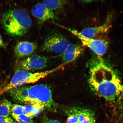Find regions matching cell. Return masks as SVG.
Wrapping results in <instances>:
<instances>
[{
    "label": "cell",
    "mask_w": 123,
    "mask_h": 123,
    "mask_svg": "<svg viewBox=\"0 0 123 123\" xmlns=\"http://www.w3.org/2000/svg\"><path fill=\"white\" fill-rule=\"evenodd\" d=\"M99 58L90 69L91 87L97 94L107 101L120 99L123 95V85L113 69Z\"/></svg>",
    "instance_id": "cell-1"
},
{
    "label": "cell",
    "mask_w": 123,
    "mask_h": 123,
    "mask_svg": "<svg viewBox=\"0 0 123 123\" xmlns=\"http://www.w3.org/2000/svg\"><path fill=\"white\" fill-rule=\"evenodd\" d=\"M2 24L7 34L21 37L26 34L31 27L32 22L28 13L22 9L8 11L3 15Z\"/></svg>",
    "instance_id": "cell-2"
},
{
    "label": "cell",
    "mask_w": 123,
    "mask_h": 123,
    "mask_svg": "<svg viewBox=\"0 0 123 123\" xmlns=\"http://www.w3.org/2000/svg\"><path fill=\"white\" fill-rule=\"evenodd\" d=\"M27 104H30L41 111H54L57 104L54 101L51 90L47 85L38 84L29 87Z\"/></svg>",
    "instance_id": "cell-3"
},
{
    "label": "cell",
    "mask_w": 123,
    "mask_h": 123,
    "mask_svg": "<svg viewBox=\"0 0 123 123\" xmlns=\"http://www.w3.org/2000/svg\"><path fill=\"white\" fill-rule=\"evenodd\" d=\"M65 65L63 63L51 70L34 73L17 68L15 71L12 78L17 87L26 84L34 83L51 74L63 68Z\"/></svg>",
    "instance_id": "cell-4"
},
{
    "label": "cell",
    "mask_w": 123,
    "mask_h": 123,
    "mask_svg": "<svg viewBox=\"0 0 123 123\" xmlns=\"http://www.w3.org/2000/svg\"><path fill=\"white\" fill-rule=\"evenodd\" d=\"M58 25L77 37L80 41L83 46H85L89 48L98 55L99 58H101L106 52L108 47V42L105 39H94L86 37L81 35L77 30L59 25Z\"/></svg>",
    "instance_id": "cell-5"
},
{
    "label": "cell",
    "mask_w": 123,
    "mask_h": 123,
    "mask_svg": "<svg viewBox=\"0 0 123 123\" xmlns=\"http://www.w3.org/2000/svg\"><path fill=\"white\" fill-rule=\"evenodd\" d=\"M69 44L68 40L63 35L59 33H54L45 38L41 49L47 53L61 54Z\"/></svg>",
    "instance_id": "cell-6"
},
{
    "label": "cell",
    "mask_w": 123,
    "mask_h": 123,
    "mask_svg": "<svg viewBox=\"0 0 123 123\" xmlns=\"http://www.w3.org/2000/svg\"><path fill=\"white\" fill-rule=\"evenodd\" d=\"M48 62V59L45 56L33 55L21 61L18 69L29 71L42 70L47 67Z\"/></svg>",
    "instance_id": "cell-7"
},
{
    "label": "cell",
    "mask_w": 123,
    "mask_h": 123,
    "mask_svg": "<svg viewBox=\"0 0 123 123\" xmlns=\"http://www.w3.org/2000/svg\"><path fill=\"white\" fill-rule=\"evenodd\" d=\"M32 15L37 20L39 27L44 22L49 20L56 19V15L53 11L47 7L43 3H39L34 5L32 7Z\"/></svg>",
    "instance_id": "cell-8"
},
{
    "label": "cell",
    "mask_w": 123,
    "mask_h": 123,
    "mask_svg": "<svg viewBox=\"0 0 123 123\" xmlns=\"http://www.w3.org/2000/svg\"><path fill=\"white\" fill-rule=\"evenodd\" d=\"M110 18L107 19L106 21L102 25L94 27L86 28L79 31L82 36L94 39H105L101 37L107 33L111 25V24Z\"/></svg>",
    "instance_id": "cell-9"
},
{
    "label": "cell",
    "mask_w": 123,
    "mask_h": 123,
    "mask_svg": "<svg viewBox=\"0 0 123 123\" xmlns=\"http://www.w3.org/2000/svg\"><path fill=\"white\" fill-rule=\"evenodd\" d=\"M84 50L82 45L69 44L61 54L63 63L67 64L73 62L83 53Z\"/></svg>",
    "instance_id": "cell-10"
},
{
    "label": "cell",
    "mask_w": 123,
    "mask_h": 123,
    "mask_svg": "<svg viewBox=\"0 0 123 123\" xmlns=\"http://www.w3.org/2000/svg\"><path fill=\"white\" fill-rule=\"evenodd\" d=\"M37 48L36 43L28 41H22L15 45V54L18 58H22L30 56L36 51Z\"/></svg>",
    "instance_id": "cell-11"
},
{
    "label": "cell",
    "mask_w": 123,
    "mask_h": 123,
    "mask_svg": "<svg viewBox=\"0 0 123 123\" xmlns=\"http://www.w3.org/2000/svg\"><path fill=\"white\" fill-rule=\"evenodd\" d=\"M29 87L23 86L12 89L8 92L14 100L21 103L27 104Z\"/></svg>",
    "instance_id": "cell-12"
},
{
    "label": "cell",
    "mask_w": 123,
    "mask_h": 123,
    "mask_svg": "<svg viewBox=\"0 0 123 123\" xmlns=\"http://www.w3.org/2000/svg\"><path fill=\"white\" fill-rule=\"evenodd\" d=\"M73 110L74 113L78 116V123H89L91 120L95 118L93 112L89 110L74 109Z\"/></svg>",
    "instance_id": "cell-13"
},
{
    "label": "cell",
    "mask_w": 123,
    "mask_h": 123,
    "mask_svg": "<svg viewBox=\"0 0 123 123\" xmlns=\"http://www.w3.org/2000/svg\"><path fill=\"white\" fill-rule=\"evenodd\" d=\"M12 105L11 103L6 98L0 100V116H10Z\"/></svg>",
    "instance_id": "cell-14"
},
{
    "label": "cell",
    "mask_w": 123,
    "mask_h": 123,
    "mask_svg": "<svg viewBox=\"0 0 123 123\" xmlns=\"http://www.w3.org/2000/svg\"><path fill=\"white\" fill-rule=\"evenodd\" d=\"M42 3L50 10L54 11L64 7L67 3V1L61 0H44Z\"/></svg>",
    "instance_id": "cell-15"
},
{
    "label": "cell",
    "mask_w": 123,
    "mask_h": 123,
    "mask_svg": "<svg viewBox=\"0 0 123 123\" xmlns=\"http://www.w3.org/2000/svg\"><path fill=\"white\" fill-rule=\"evenodd\" d=\"M24 108L23 114L32 119L39 114L41 111L39 109L30 104H27L24 105Z\"/></svg>",
    "instance_id": "cell-16"
},
{
    "label": "cell",
    "mask_w": 123,
    "mask_h": 123,
    "mask_svg": "<svg viewBox=\"0 0 123 123\" xmlns=\"http://www.w3.org/2000/svg\"><path fill=\"white\" fill-rule=\"evenodd\" d=\"M16 121L20 123H34L32 118L23 114L18 115H12Z\"/></svg>",
    "instance_id": "cell-17"
},
{
    "label": "cell",
    "mask_w": 123,
    "mask_h": 123,
    "mask_svg": "<svg viewBox=\"0 0 123 123\" xmlns=\"http://www.w3.org/2000/svg\"><path fill=\"white\" fill-rule=\"evenodd\" d=\"M24 110V106L17 104L13 105L12 107V115H18L23 114Z\"/></svg>",
    "instance_id": "cell-18"
},
{
    "label": "cell",
    "mask_w": 123,
    "mask_h": 123,
    "mask_svg": "<svg viewBox=\"0 0 123 123\" xmlns=\"http://www.w3.org/2000/svg\"><path fill=\"white\" fill-rule=\"evenodd\" d=\"M78 116L74 113L69 116L67 120V123H78Z\"/></svg>",
    "instance_id": "cell-19"
},
{
    "label": "cell",
    "mask_w": 123,
    "mask_h": 123,
    "mask_svg": "<svg viewBox=\"0 0 123 123\" xmlns=\"http://www.w3.org/2000/svg\"><path fill=\"white\" fill-rule=\"evenodd\" d=\"M13 121V119L10 116H0V123H12Z\"/></svg>",
    "instance_id": "cell-20"
},
{
    "label": "cell",
    "mask_w": 123,
    "mask_h": 123,
    "mask_svg": "<svg viewBox=\"0 0 123 123\" xmlns=\"http://www.w3.org/2000/svg\"><path fill=\"white\" fill-rule=\"evenodd\" d=\"M0 47L2 48H6V45L3 40L2 37L0 35Z\"/></svg>",
    "instance_id": "cell-21"
},
{
    "label": "cell",
    "mask_w": 123,
    "mask_h": 123,
    "mask_svg": "<svg viewBox=\"0 0 123 123\" xmlns=\"http://www.w3.org/2000/svg\"><path fill=\"white\" fill-rule=\"evenodd\" d=\"M44 123H61L58 120H55L48 119L46 120Z\"/></svg>",
    "instance_id": "cell-22"
},
{
    "label": "cell",
    "mask_w": 123,
    "mask_h": 123,
    "mask_svg": "<svg viewBox=\"0 0 123 123\" xmlns=\"http://www.w3.org/2000/svg\"><path fill=\"white\" fill-rule=\"evenodd\" d=\"M89 123H96L95 118L91 120Z\"/></svg>",
    "instance_id": "cell-23"
},
{
    "label": "cell",
    "mask_w": 123,
    "mask_h": 123,
    "mask_svg": "<svg viewBox=\"0 0 123 123\" xmlns=\"http://www.w3.org/2000/svg\"><path fill=\"white\" fill-rule=\"evenodd\" d=\"M12 123H19L18 122H17L16 121H13V122Z\"/></svg>",
    "instance_id": "cell-24"
}]
</instances>
